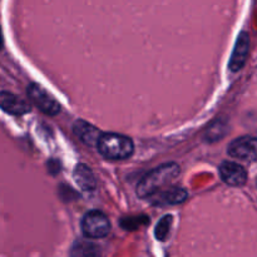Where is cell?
<instances>
[{
  "mask_svg": "<svg viewBox=\"0 0 257 257\" xmlns=\"http://www.w3.org/2000/svg\"><path fill=\"white\" fill-rule=\"evenodd\" d=\"M180 175V166L175 162H168L148 172L137 186V195L142 198H151L166 186L171 185Z\"/></svg>",
  "mask_w": 257,
  "mask_h": 257,
  "instance_id": "6da1fadb",
  "label": "cell"
},
{
  "mask_svg": "<svg viewBox=\"0 0 257 257\" xmlns=\"http://www.w3.org/2000/svg\"><path fill=\"white\" fill-rule=\"evenodd\" d=\"M100 155L107 160L120 161L131 157L135 145L130 137L117 133H103L97 146Z\"/></svg>",
  "mask_w": 257,
  "mask_h": 257,
  "instance_id": "7a4b0ae2",
  "label": "cell"
},
{
  "mask_svg": "<svg viewBox=\"0 0 257 257\" xmlns=\"http://www.w3.org/2000/svg\"><path fill=\"white\" fill-rule=\"evenodd\" d=\"M82 230L85 237L102 238L109 233L110 222L102 211L93 210L85 213L83 217Z\"/></svg>",
  "mask_w": 257,
  "mask_h": 257,
  "instance_id": "3957f363",
  "label": "cell"
},
{
  "mask_svg": "<svg viewBox=\"0 0 257 257\" xmlns=\"http://www.w3.org/2000/svg\"><path fill=\"white\" fill-rule=\"evenodd\" d=\"M28 97L43 113L48 115H57L62 109L58 100L38 83H30L28 85Z\"/></svg>",
  "mask_w": 257,
  "mask_h": 257,
  "instance_id": "277c9868",
  "label": "cell"
},
{
  "mask_svg": "<svg viewBox=\"0 0 257 257\" xmlns=\"http://www.w3.org/2000/svg\"><path fill=\"white\" fill-rule=\"evenodd\" d=\"M228 155L237 160L255 162L257 161V138L251 136L237 138L228 146Z\"/></svg>",
  "mask_w": 257,
  "mask_h": 257,
  "instance_id": "5b68a950",
  "label": "cell"
},
{
  "mask_svg": "<svg viewBox=\"0 0 257 257\" xmlns=\"http://www.w3.org/2000/svg\"><path fill=\"white\" fill-rule=\"evenodd\" d=\"M220 176L225 183L235 187L243 186L247 181V172L241 165L231 161H225L220 166Z\"/></svg>",
  "mask_w": 257,
  "mask_h": 257,
  "instance_id": "8992f818",
  "label": "cell"
},
{
  "mask_svg": "<svg viewBox=\"0 0 257 257\" xmlns=\"http://www.w3.org/2000/svg\"><path fill=\"white\" fill-rule=\"evenodd\" d=\"M188 197V193L185 188L178 187V186H171L165 188L158 193L153 195L150 198L152 205L156 206H170L182 203Z\"/></svg>",
  "mask_w": 257,
  "mask_h": 257,
  "instance_id": "52a82bcc",
  "label": "cell"
},
{
  "mask_svg": "<svg viewBox=\"0 0 257 257\" xmlns=\"http://www.w3.org/2000/svg\"><path fill=\"white\" fill-rule=\"evenodd\" d=\"M248 49H250V38H248L247 33L242 32L237 37L236 44L235 47H233L230 64H228L230 70H232V72H238L240 69H242L243 65H245L246 63V59H247Z\"/></svg>",
  "mask_w": 257,
  "mask_h": 257,
  "instance_id": "ba28073f",
  "label": "cell"
},
{
  "mask_svg": "<svg viewBox=\"0 0 257 257\" xmlns=\"http://www.w3.org/2000/svg\"><path fill=\"white\" fill-rule=\"evenodd\" d=\"M0 107L4 112L13 115L27 114L32 110V107L27 100L22 99L18 95L7 92V90H3L0 94Z\"/></svg>",
  "mask_w": 257,
  "mask_h": 257,
  "instance_id": "9c48e42d",
  "label": "cell"
},
{
  "mask_svg": "<svg viewBox=\"0 0 257 257\" xmlns=\"http://www.w3.org/2000/svg\"><path fill=\"white\" fill-rule=\"evenodd\" d=\"M73 132L74 135L87 146H98L100 137L103 133L90 123L85 122L84 119H77L73 124Z\"/></svg>",
  "mask_w": 257,
  "mask_h": 257,
  "instance_id": "30bf717a",
  "label": "cell"
},
{
  "mask_svg": "<svg viewBox=\"0 0 257 257\" xmlns=\"http://www.w3.org/2000/svg\"><path fill=\"white\" fill-rule=\"evenodd\" d=\"M73 177H74L75 183L82 188L85 192H92L97 187V182H95V177L93 175L92 170L88 167L87 165H79L75 166L74 172H73Z\"/></svg>",
  "mask_w": 257,
  "mask_h": 257,
  "instance_id": "8fae6325",
  "label": "cell"
},
{
  "mask_svg": "<svg viewBox=\"0 0 257 257\" xmlns=\"http://www.w3.org/2000/svg\"><path fill=\"white\" fill-rule=\"evenodd\" d=\"M70 257H102V251L92 241L77 240L70 248Z\"/></svg>",
  "mask_w": 257,
  "mask_h": 257,
  "instance_id": "7c38bea8",
  "label": "cell"
},
{
  "mask_svg": "<svg viewBox=\"0 0 257 257\" xmlns=\"http://www.w3.org/2000/svg\"><path fill=\"white\" fill-rule=\"evenodd\" d=\"M172 216L167 215L165 217H162L160 220V222L157 223L155 228V236L158 241H165L168 237V233H170L171 226H172Z\"/></svg>",
  "mask_w": 257,
  "mask_h": 257,
  "instance_id": "4fadbf2b",
  "label": "cell"
}]
</instances>
